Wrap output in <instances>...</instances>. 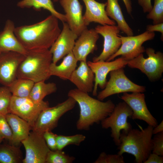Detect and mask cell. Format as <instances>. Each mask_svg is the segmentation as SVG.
<instances>
[{"label": "cell", "instance_id": "cell-1", "mask_svg": "<svg viewBox=\"0 0 163 163\" xmlns=\"http://www.w3.org/2000/svg\"><path fill=\"white\" fill-rule=\"evenodd\" d=\"M61 30L58 19L53 15L36 23L15 27L14 34L27 50L49 49Z\"/></svg>", "mask_w": 163, "mask_h": 163}, {"label": "cell", "instance_id": "cell-2", "mask_svg": "<svg viewBox=\"0 0 163 163\" xmlns=\"http://www.w3.org/2000/svg\"><path fill=\"white\" fill-rule=\"evenodd\" d=\"M68 96L74 99L79 107V117L76 125L79 130H88L94 124L101 123L110 114L115 106L111 100L102 101L77 88L70 90Z\"/></svg>", "mask_w": 163, "mask_h": 163}, {"label": "cell", "instance_id": "cell-3", "mask_svg": "<svg viewBox=\"0 0 163 163\" xmlns=\"http://www.w3.org/2000/svg\"><path fill=\"white\" fill-rule=\"evenodd\" d=\"M153 128L148 125L140 130L132 128L126 132L122 131L117 154H131L134 156L135 162L144 163L152 152Z\"/></svg>", "mask_w": 163, "mask_h": 163}, {"label": "cell", "instance_id": "cell-4", "mask_svg": "<svg viewBox=\"0 0 163 163\" xmlns=\"http://www.w3.org/2000/svg\"><path fill=\"white\" fill-rule=\"evenodd\" d=\"M52 60L49 49L27 51L18 69L17 78L29 79L34 83L45 81L51 76L50 67Z\"/></svg>", "mask_w": 163, "mask_h": 163}, {"label": "cell", "instance_id": "cell-5", "mask_svg": "<svg viewBox=\"0 0 163 163\" xmlns=\"http://www.w3.org/2000/svg\"><path fill=\"white\" fill-rule=\"evenodd\" d=\"M133 111L130 107L125 102L118 103L110 113L101 122L102 128L111 129V136L115 144L119 145L120 131L126 132L132 129L130 123L127 121V118H131Z\"/></svg>", "mask_w": 163, "mask_h": 163}, {"label": "cell", "instance_id": "cell-6", "mask_svg": "<svg viewBox=\"0 0 163 163\" xmlns=\"http://www.w3.org/2000/svg\"><path fill=\"white\" fill-rule=\"evenodd\" d=\"M76 103L72 98L68 97L66 100L56 106L44 109L40 113L32 127L33 131L43 134L46 131H51L57 127L60 117L72 109Z\"/></svg>", "mask_w": 163, "mask_h": 163}, {"label": "cell", "instance_id": "cell-7", "mask_svg": "<svg viewBox=\"0 0 163 163\" xmlns=\"http://www.w3.org/2000/svg\"><path fill=\"white\" fill-rule=\"evenodd\" d=\"M110 78L104 88L97 94L98 99L103 101L113 94L127 92L142 93L145 87L134 83L125 75L123 68L111 71Z\"/></svg>", "mask_w": 163, "mask_h": 163}, {"label": "cell", "instance_id": "cell-8", "mask_svg": "<svg viewBox=\"0 0 163 163\" xmlns=\"http://www.w3.org/2000/svg\"><path fill=\"white\" fill-rule=\"evenodd\" d=\"M145 52L148 57L145 58L143 53L128 61L127 65L130 67L140 70L151 81L159 79L163 72V54L155 52L152 48H146Z\"/></svg>", "mask_w": 163, "mask_h": 163}, {"label": "cell", "instance_id": "cell-9", "mask_svg": "<svg viewBox=\"0 0 163 163\" xmlns=\"http://www.w3.org/2000/svg\"><path fill=\"white\" fill-rule=\"evenodd\" d=\"M49 107L48 101L37 102L29 97H20L12 95L9 113L18 116L28 122L32 128L40 113Z\"/></svg>", "mask_w": 163, "mask_h": 163}, {"label": "cell", "instance_id": "cell-10", "mask_svg": "<svg viewBox=\"0 0 163 163\" xmlns=\"http://www.w3.org/2000/svg\"><path fill=\"white\" fill-rule=\"evenodd\" d=\"M121 40V45L118 51L112 55L107 61H111L117 57H121L127 61L135 58L145 52V49L142 46L145 42L153 40L155 37L154 32L146 31L135 36H123L119 35Z\"/></svg>", "mask_w": 163, "mask_h": 163}, {"label": "cell", "instance_id": "cell-11", "mask_svg": "<svg viewBox=\"0 0 163 163\" xmlns=\"http://www.w3.org/2000/svg\"><path fill=\"white\" fill-rule=\"evenodd\" d=\"M21 143L25 149L26 154L23 163H46L47 154L50 149L43 134L34 131Z\"/></svg>", "mask_w": 163, "mask_h": 163}, {"label": "cell", "instance_id": "cell-12", "mask_svg": "<svg viewBox=\"0 0 163 163\" xmlns=\"http://www.w3.org/2000/svg\"><path fill=\"white\" fill-rule=\"evenodd\" d=\"M103 37V48L99 56L93 58V62L106 61L119 50L121 45L120 30L115 25H98L94 29Z\"/></svg>", "mask_w": 163, "mask_h": 163}, {"label": "cell", "instance_id": "cell-13", "mask_svg": "<svg viewBox=\"0 0 163 163\" xmlns=\"http://www.w3.org/2000/svg\"><path fill=\"white\" fill-rule=\"evenodd\" d=\"M25 56L15 52L0 53V84L8 87L17 78L18 69Z\"/></svg>", "mask_w": 163, "mask_h": 163}, {"label": "cell", "instance_id": "cell-14", "mask_svg": "<svg viewBox=\"0 0 163 163\" xmlns=\"http://www.w3.org/2000/svg\"><path fill=\"white\" fill-rule=\"evenodd\" d=\"M128 61L121 57L113 61H99L94 62L88 61V66L94 75V86L92 91L93 96L97 95V89L99 86L102 89L105 87L107 74L112 71L124 67Z\"/></svg>", "mask_w": 163, "mask_h": 163}, {"label": "cell", "instance_id": "cell-15", "mask_svg": "<svg viewBox=\"0 0 163 163\" xmlns=\"http://www.w3.org/2000/svg\"><path fill=\"white\" fill-rule=\"evenodd\" d=\"M120 98L127 104L133 111L131 118L145 122L153 127L158 125L156 119L149 110L145 101V94L140 92L123 93Z\"/></svg>", "mask_w": 163, "mask_h": 163}, {"label": "cell", "instance_id": "cell-16", "mask_svg": "<svg viewBox=\"0 0 163 163\" xmlns=\"http://www.w3.org/2000/svg\"><path fill=\"white\" fill-rule=\"evenodd\" d=\"M62 23V30L49 50L52 55V62L55 64L72 51L78 37L66 22Z\"/></svg>", "mask_w": 163, "mask_h": 163}, {"label": "cell", "instance_id": "cell-17", "mask_svg": "<svg viewBox=\"0 0 163 163\" xmlns=\"http://www.w3.org/2000/svg\"><path fill=\"white\" fill-rule=\"evenodd\" d=\"M65 13L66 22L70 29L78 37L87 27L82 15L83 6L78 0H59Z\"/></svg>", "mask_w": 163, "mask_h": 163}, {"label": "cell", "instance_id": "cell-18", "mask_svg": "<svg viewBox=\"0 0 163 163\" xmlns=\"http://www.w3.org/2000/svg\"><path fill=\"white\" fill-rule=\"evenodd\" d=\"M75 41L73 53L78 61H87L88 55L97 50V42L99 34L95 29L87 28L83 30Z\"/></svg>", "mask_w": 163, "mask_h": 163}, {"label": "cell", "instance_id": "cell-19", "mask_svg": "<svg viewBox=\"0 0 163 163\" xmlns=\"http://www.w3.org/2000/svg\"><path fill=\"white\" fill-rule=\"evenodd\" d=\"M85 6L83 15L85 25L87 27L94 22L101 25H115L116 22L107 15L105 8L107 3L99 2L95 0H82Z\"/></svg>", "mask_w": 163, "mask_h": 163}, {"label": "cell", "instance_id": "cell-20", "mask_svg": "<svg viewBox=\"0 0 163 163\" xmlns=\"http://www.w3.org/2000/svg\"><path fill=\"white\" fill-rule=\"evenodd\" d=\"M69 80L77 89L88 93L93 91L94 75L87 61H81L79 66L74 71Z\"/></svg>", "mask_w": 163, "mask_h": 163}, {"label": "cell", "instance_id": "cell-21", "mask_svg": "<svg viewBox=\"0 0 163 163\" xmlns=\"http://www.w3.org/2000/svg\"><path fill=\"white\" fill-rule=\"evenodd\" d=\"M15 28L13 21H6L3 30L0 32V52L13 51L26 55L27 51L16 36Z\"/></svg>", "mask_w": 163, "mask_h": 163}, {"label": "cell", "instance_id": "cell-22", "mask_svg": "<svg viewBox=\"0 0 163 163\" xmlns=\"http://www.w3.org/2000/svg\"><path fill=\"white\" fill-rule=\"evenodd\" d=\"M5 117L12 133L11 143L17 146L28 136L32 127L27 121L14 114L8 113Z\"/></svg>", "mask_w": 163, "mask_h": 163}, {"label": "cell", "instance_id": "cell-23", "mask_svg": "<svg viewBox=\"0 0 163 163\" xmlns=\"http://www.w3.org/2000/svg\"><path fill=\"white\" fill-rule=\"evenodd\" d=\"M59 65L52 62L50 67L51 76H55L63 80H69L76 68L78 61L71 52L64 57Z\"/></svg>", "mask_w": 163, "mask_h": 163}, {"label": "cell", "instance_id": "cell-24", "mask_svg": "<svg viewBox=\"0 0 163 163\" xmlns=\"http://www.w3.org/2000/svg\"><path fill=\"white\" fill-rule=\"evenodd\" d=\"M118 0H107L105 11L107 16L117 23V27L127 36L133 35V30L126 20L118 3Z\"/></svg>", "mask_w": 163, "mask_h": 163}, {"label": "cell", "instance_id": "cell-25", "mask_svg": "<svg viewBox=\"0 0 163 163\" xmlns=\"http://www.w3.org/2000/svg\"><path fill=\"white\" fill-rule=\"evenodd\" d=\"M17 5L21 8L32 7L37 10L43 8L48 11L62 22H66L65 14L55 9L51 0H22L18 3Z\"/></svg>", "mask_w": 163, "mask_h": 163}, {"label": "cell", "instance_id": "cell-26", "mask_svg": "<svg viewBox=\"0 0 163 163\" xmlns=\"http://www.w3.org/2000/svg\"><path fill=\"white\" fill-rule=\"evenodd\" d=\"M57 89L56 85L53 82L46 83L45 81L35 82L29 97L34 101L40 102L46 96L55 92Z\"/></svg>", "mask_w": 163, "mask_h": 163}, {"label": "cell", "instance_id": "cell-27", "mask_svg": "<svg viewBox=\"0 0 163 163\" xmlns=\"http://www.w3.org/2000/svg\"><path fill=\"white\" fill-rule=\"evenodd\" d=\"M22 160L21 150L16 145H4L0 147V163H19Z\"/></svg>", "mask_w": 163, "mask_h": 163}, {"label": "cell", "instance_id": "cell-28", "mask_svg": "<svg viewBox=\"0 0 163 163\" xmlns=\"http://www.w3.org/2000/svg\"><path fill=\"white\" fill-rule=\"evenodd\" d=\"M34 83L29 79L17 78L8 87L13 96L27 97H29Z\"/></svg>", "mask_w": 163, "mask_h": 163}, {"label": "cell", "instance_id": "cell-29", "mask_svg": "<svg viewBox=\"0 0 163 163\" xmlns=\"http://www.w3.org/2000/svg\"><path fill=\"white\" fill-rule=\"evenodd\" d=\"M85 139V136L81 134L70 136L57 135L56 138L57 149L62 150L67 146L70 145H79Z\"/></svg>", "mask_w": 163, "mask_h": 163}, {"label": "cell", "instance_id": "cell-30", "mask_svg": "<svg viewBox=\"0 0 163 163\" xmlns=\"http://www.w3.org/2000/svg\"><path fill=\"white\" fill-rule=\"evenodd\" d=\"M75 159L74 157L66 154L62 150H50L47 154L46 163H72Z\"/></svg>", "mask_w": 163, "mask_h": 163}, {"label": "cell", "instance_id": "cell-31", "mask_svg": "<svg viewBox=\"0 0 163 163\" xmlns=\"http://www.w3.org/2000/svg\"><path fill=\"white\" fill-rule=\"evenodd\" d=\"M146 18L152 20L153 24L163 23V0H154V5Z\"/></svg>", "mask_w": 163, "mask_h": 163}, {"label": "cell", "instance_id": "cell-32", "mask_svg": "<svg viewBox=\"0 0 163 163\" xmlns=\"http://www.w3.org/2000/svg\"><path fill=\"white\" fill-rule=\"evenodd\" d=\"M12 95L8 87H0V114L5 115L9 113V109Z\"/></svg>", "mask_w": 163, "mask_h": 163}, {"label": "cell", "instance_id": "cell-33", "mask_svg": "<svg viewBox=\"0 0 163 163\" xmlns=\"http://www.w3.org/2000/svg\"><path fill=\"white\" fill-rule=\"evenodd\" d=\"M125 162L122 155L107 154L104 152H101L94 163H124Z\"/></svg>", "mask_w": 163, "mask_h": 163}, {"label": "cell", "instance_id": "cell-34", "mask_svg": "<svg viewBox=\"0 0 163 163\" xmlns=\"http://www.w3.org/2000/svg\"><path fill=\"white\" fill-rule=\"evenodd\" d=\"M0 136L11 142L12 137L11 129L7 121L5 115L0 114Z\"/></svg>", "mask_w": 163, "mask_h": 163}, {"label": "cell", "instance_id": "cell-35", "mask_svg": "<svg viewBox=\"0 0 163 163\" xmlns=\"http://www.w3.org/2000/svg\"><path fill=\"white\" fill-rule=\"evenodd\" d=\"M152 152L163 155V131L155 134L152 139Z\"/></svg>", "mask_w": 163, "mask_h": 163}, {"label": "cell", "instance_id": "cell-36", "mask_svg": "<svg viewBox=\"0 0 163 163\" xmlns=\"http://www.w3.org/2000/svg\"><path fill=\"white\" fill-rule=\"evenodd\" d=\"M43 136L50 150L54 151L57 149L56 141L57 135L52 133L51 131H46L43 133Z\"/></svg>", "mask_w": 163, "mask_h": 163}, {"label": "cell", "instance_id": "cell-37", "mask_svg": "<svg viewBox=\"0 0 163 163\" xmlns=\"http://www.w3.org/2000/svg\"><path fill=\"white\" fill-rule=\"evenodd\" d=\"M146 30L149 32L157 31L161 34V40H163V23L153 25L149 24L146 26Z\"/></svg>", "mask_w": 163, "mask_h": 163}, {"label": "cell", "instance_id": "cell-38", "mask_svg": "<svg viewBox=\"0 0 163 163\" xmlns=\"http://www.w3.org/2000/svg\"><path fill=\"white\" fill-rule=\"evenodd\" d=\"M163 156H160L155 153H151L144 163H162Z\"/></svg>", "mask_w": 163, "mask_h": 163}, {"label": "cell", "instance_id": "cell-39", "mask_svg": "<svg viewBox=\"0 0 163 163\" xmlns=\"http://www.w3.org/2000/svg\"><path fill=\"white\" fill-rule=\"evenodd\" d=\"M137 2L144 13H149L151 10L152 7L151 0H137Z\"/></svg>", "mask_w": 163, "mask_h": 163}, {"label": "cell", "instance_id": "cell-40", "mask_svg": "<svg viewBox=\"0 0 163 163\" xmlns=\"http://www.w3.org/2000/svg\"><path fill=\"white\" fill-rule=\"evenodd\" d=\"M124 2L128 13L131 15L132 11V2L130 0H122Z\"/></svg>", "mask_w": 163, "mask_h": 163}, {"label": "cell", "instance_id": "cell-41", "mask_svg": "<svg viewBox=\"0 0 163 163\" xmlns=\"http://www.w3.org/2000/svg\"><path fill=\"white\" fill-rule=\"evenodd\" d=\"M163 131V120L160 123L154 127L152 130L153 134H155Z\"/></svg>", "mask_w": 163, "mask_h": 163}, {"label": "cell", "instance_id": "cell-42", "mask_svg": "<svg viewBox=\"0 0 163 163\" xmlns=\"http://www.w3.org/2000/svg\"><path fill=\"white\" fill-rule=\"evenodd\" d=\"M3 139L0 136V143L3 140Z\"/></svg>", "mask_w": 163, "mask_h": 163}, {"label": "cell", "instance_id": "cell-43", "mask_svg": "<svg viewBox=\"0 0 163 163\" xmlns=\"http://www.w3.org/2000/svg\"><path fill=\"white\" fill-rule=\"evenodd\" d=\"M54 2H57L59 0H53Z\"/></svg>", "mask_w": 163, "mask_h": 163}, {"label": "cell", "instance_id": "cell-44", "mask_svg": "<svg viewBox=\"0 0 163 163\" xmlns=\"http://www.w3.org/2000/svg\"><path fill=\"white\" fill-rule=\"evenodd\" d=\"M0 53H1V52H0Z\"/></svg>", "mask_w": 163, "mask_h": 163}]
</instances>
